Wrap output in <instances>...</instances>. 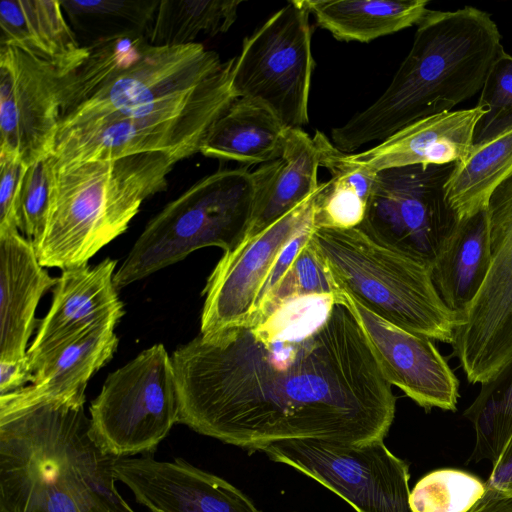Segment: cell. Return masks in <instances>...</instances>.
Segmentation results:
<instances>
[{"instance_id":"cell-25","label":"cell","mask_w":512,"mask_h":512,"mask_svg":"<svg viewBox=\"0 0 512 512\" xmlns=\"http://www.w3.org/2000/svg\"><path fill=\"white\" fill-rule=\"evenodd\" d=\"M318 26L339 41L367 43L411 27L428 0H301Z\"/></svg>"},{"instance_id":"cell-31","label":"cell","mask_w":512,"mask_h":512,"mask_svg":"<svg viewBox=\"0 0 512 512\" xmlns=\"http://www.w3.org/2000/svg\"><path fill=\"white\" fill-rule=\"evenodd\" d=\"M464 416L472 422L476 433L469 461L492 463L512 435V360L481 384Z\"/></svg>"},{"instance_id":"cell-20","label":"cell","mask_w":512,"mask_h":512,"mask_svg":"<svg viewBox=\"0 0 512 512\" xmlns=\"http://www.w3.org/2000/svg\"><path fill=\"white\" fill-rule=\"evenodd\" d=\"M116 322L96 326L45 355L34 367L30 385L0 395V406L47 401L85 403L90 378L113 357L119 340Z\"/></svg>"},{"instance_id":"cell-24","label":"cell","mask_w":512,"mask_h":512,"mask_svg":"<svg viewBox=\"0 0 512 512\" xmlns=\"http://www.w3.org/2000/svg\"><path fill=\"white\" fill-rule=\"evenodd\" d=\"M287 129L266 107L236 98L212 124L199 152L242 164H265L283 152Z\"/></svg>"},{"instance_id":"cell-33","label":"cell","mask_w":512,"mask_h":512,"mask_svg":"<svg viewBox=\"0 0 512 512\" xmlns=\"http://www.w3.org/2000/svg\"><path fill=\"white\" fill-rule=\"evenodd\" d=\"M477 105L485 108V113L476 125L473 144L512 129V56L505 50L491 67Z\"/></svg>"},{"instance_id":"cell-26","label":"cell","mask_w":512,"mask_h":512,"mask_svg":"<svg viewBox=\"0 0 512 512\" xmlns=\"http://www.w3.org/2000/svg\"><path fill=\"white\" fill-rule=\"evenodd\" d=\"M313 139L319 149L320 166L331 178L320 183L314 195L315 227L354 228L362 222L373 190L375 171L351 162L320 131Z\"/></svg>"},{"instance_id":"cell-8","label":"cell","mask_w":512,"mask_h":512,"mask_svg":"<svg viewBox=\"0 0 512 512\" xmlns=\"http://www.w3.org/2000/svg\"><path fill=\"white\" fill-rule=\"evenodd\" d=\"M92 432L115 458L152 452L179 423L172 359L163 344L110 373L89 407Z\"/></svg>"},{"instance_id":"cell-35","label":"cell","mask_w":512,"mask_h":512,"mask_svg":"<svg viewBox=\"0 0 512 512\" xmlns=\"http://www.w3.org/2000/svg\"><path fill=\"white\" fill-rule=\"evenodd\" d=\"M53 157L49 155L27 166L20 189L21 233L32 245L42 236L50 206Z\"/></svg>"},{"instance_id":"cell-21","label":"cell","mask_w":512,"mask_h":512,"mask_svg":"<svg viewBox=\"0 0 512 512\" xmlns=\"http://www.w3.org/2000/svg\"><path fill=\"white\" fill-rule=\"evenodd\" d=\"M319 149L302 129H287L282 155L254 170L256 196L243 239L251 237L312 196L319 187Z\"/></svg>"},{"instance_id":"cell-3","label":"cell","mask_w":512,"mask_h":512,"mask_svg":"<svg viewBox=\"0 0 512 512\" xmlns=\"http://www.w3.org/2000/svg\"><path fill=\"white\" fill-rule=\"evenodd\" d=\"M504 51L490 14L472 6L429 10L391 83L370 106L333 128L331 142L350 153L423 118L450 112L481 91Z\"/></svg>"},{"instance_id":"cell-14","label":"cell","mask_w":512,"mask_h":512,"mask_svg":"<svg viewBox=\"0 0 512 512\" xmlns=\"http://www.w3.org/2000/svg\"><path fill=\"white\" fill-rule=\"evenodd\" d=\"M223 65L216 52L198 42L177 46L150 45L134 64L63 117L59 130L190 92Z\"/></svg>"},{"instance_id":"cell-36","label":"cell","mask_w":512,"mask_h":512,"mask_svg":"<svg viewBox=\"0 0 512 512\" xmlns=\"http://www.w3.org/2000/svg\"><path fill=\"white\" fill-rule=\"evenodd\" d=\"M485 492L468 512H512V435L492 462Z\"/></svg>"},{"instance_id":"cell-32","label":"cell","mask_w":512,"mask_h":512,"mask_svg":"<svg viewBox=\"0 0 512 512\" xmlns=\"http://www.w3.org/2000/svg\"><path fill=\"white\" fill-rule=\"evenodd\" d=\"M485 492L484 482L458 469L434 470L410 492L413 512H468Z\"/></svg>"},{"instance_id":"cell-37","label":"cell","mask_w":512,"mask_h":512,"mask_svg":"<svg viewBox=\"0 0 512 512\" xmlns=\"http://www.w3.org/2000/svg\"><path fill=\"white\" fill-rule=\"evenodd\" d=\"M26 168L15 157H0V232H21L19 197Z\"/></svg>"},{"instance_id":"cell-10","label":"cell","mask_w":512,"mask_h":512,"mask_svg":"<svg viewBox=\"0 0 512 512\" xmlns=\"http://www.w3.org/2000/svg\"><path fill=\"white\" fill-rule=\"evenodd\" d=\"M454 165L378 171L357 228L374 242L430 267L458 222L444 192Z\"/></svg>"},{"instance_id":"cell-1","label":"cell","mask_w":512,"mask_h":512,"mask_svg":"<svg viewBox=\"0 0 512 512\" xmlns=\"http://www.w3.org/2000/svg\"><path fill=\"white\" fill-rule=\"evenodd\" d=\"M179 423L247 451L384 440L396 397L345 292L293 298L171 356Z\"/></svg>"},{"instance_id":"cell-27","label":"cell","mask_w":512,"mask_h":512,"mask_svg":"<svg viewBox=\"0 0 512 512\" xmlns=\"http://www.w3.org/2000/svg\"><path fill=\"white\" fill-rule=\"evenodd\" d=\"M512 173V129L480 144L456 162L445 184V199L458 219L487 207L493 191Z\"/></svg>"},{"instance_id":"cell-6","label":"cell","mask_w":512,"mask_h":512,"mask_svg":"<svg viewBox=\"0 0 512 512\" xmlns=\"http://www.w3.org/2000/svg\"><path fill=\"white\" fill-rule=\"evenodd\" d=\"M234 58L194 90L125 113L60 129L56 163L111 160L166 152L182 160L199 152L212 124L237 98L231 86Z\"/></svg>"},{"instance_id":"cell-7","label":"cell","mask_w":512,"mask_h":512,"mask_svg":"<svg viewBox=\"0 0 512 512\" xmlns=\"http://www.w3.org/2000/svg\"><path fill=\"white\" fill-rule=\"evenodd\" d=\"M256 196L254 172L222 169L203 177L145 226L114 274L117 290L177 263L197 249L224 253L244 238Z\"/></svg>"},{"instance_id":"cell-29","label":"cell","mask_w":512,"mask_h":512,"mask_svg":"<svg viewBox=\"0 0 512 512\" xmlns=\"http://www.w3.org/2000/svg\"><path fill=\"white\" fill-rule=\"evenodd\" d=\"M149 46L146 35L110 38L85 46L86 57L66 76L60 120L134 64Z\"/></svg>"},{"instance_id":"cell-22","label":"cell","mask_w":512,"mask_h":512,"mask_svg":"<svg viewBox=\"0 0 512 512\" xmlns=\"http://www.w3.org/2000/svg\"><path fill=\"white\" fill-rule=\"evenodd\" d=\"M491 264L487 207L458 219L429 267L432 283L459 319L467 314Z\"/></svg>"},{"instance_id":"cell-2","label":"cell","mask_w":512,"mask_h":512,"mask_svg":"<svg viewBox=\"0 0 512 512\" xmlns=\"http://www.w3.org/2000/svg\"><path fill=\"white\" fill-rule=\"evenodd\" d=\"M84 403L0 406V512H136Z\"/></svg>"},{"instance_id":"cell-34","label":"cell","mask_w":512,"mask_h":512,"mask_svg":"<svg viewBox=\"0 0 512 512\" xmlns=\"http://www.w3.org/2000/svg\"><path fill=\"white\" fill-rule=\"evenodd\" d=\"M338 292L340 291L334 285L325 262L310 236L292 266L257 314L269 312L293 298Z\"/></svg>"},{"instance_id":"cell-30","label":"cell","mask_w":512,"mask_h":512,"mask_svg":"<svg viewBox=\"0 0 512 512\" xmlns=\"http://www.w3.org/2000/svg\"><path fill=\"white\" fill-rule=\"evenodd\" d=\"M67 21L76 37L94 42L146 35L160 0H63Z\"/></svg>"},{"instance_id":"cell-23","label":"cell","mask_w":512,"mask_h":512,"mask_svg":"<svg viewBox=\"0 0 512 512\" xmlns=\"http://www.w3.org/2000/svg\"><path fill=\"white\" fill-rule=\"evenodd\" d=\"M1 45H11L66 71L87 55L69 25L60 1L2 0Z\"/></svg>"},{"instance_id":"cell-4","label":"cell","mask_w":512,"mask_h":512,"mask_svg":"<svg viewBox=\"0 0 512 512\" xmlns=\"http://www.w3.org/2000/svg\"><path fill=\"white\" fill-rule=\"evenodd\" d=\"M180 160L166 152L68 164L53 157L46 225L33 244L39 263L62 270L87 265L127 230L147 198L167 188Z\"/></svg>"},{"instance_id":"cell-15","label":"cell","mask_w":512,"mask_h":512,"mask_svg":"<svg viewBox=\"0 0 512 512\" xmlns=\"http://www.w3.org/2000/svg\"><path fill=\"white\" fill-rule=\"evenodd\" d=\"M113 473L150 512H261L240 489L182 458H116Z\"/></svg>"},{"instance_id":"cell-13","label":"cell","mask_w":512,"mask_h":512,"mask_svg":"<svg viewBox=\"0 0 512 512\" xmlns=\"http://www.w3.org/2000/svg\"><path fill=\"white\" fill-rule=\"evenodd\" d=\"M315 193L223 254L202 292L201 334L245 324L256 315L278 256L298 233L313 224Z\"/></svg>"},{"instance_id":"cell-12","label":"cell","mask_w":512,"mask_h":512,"mask_svg":"<svg viewBox=\"0 0 512 512\" xmlns=\"http://www.w3.org/2000/svg\"><path fill=\"white\" fill-rule=\"evenodd\" d=\"M69 72L15 46L0 45V157L29 166L52 154Z\"/></svg>"},{"instance_id":"cell-11","label":"cell","mask_w":512,"mask_h":512,"mask_svg":"<svg viewBox=\"0 0 512 512\" xmlns=\"http://www.w3.org/2000/svg\"><path fill=\"white\" fill-rule=\"evenodd\" d=\"M274 462L312 478L356 512H413L409 504V464L383 440L346 444L291 440L262 450Z\"/></svg>"},{"instance_id":"cell-5","label":"cell","mask_w":512,"mask_h":512,"mask_svg":"<svg viewBox=\"0 0 512 512\" xmlns=\"http://www.w3.org/2000/svg\"><path fill=\"white\" fill-rule=\"evenodd\" d=\"M311 240L339 291L397 327L452 343L459 319L438 295L428 266L374 242L357 227L314 226Z\"/></svg>"},{"instance_id":"cell-18","label":"cell","mask_w":512,"mask_h":512,"mask_svg":"<svg viewBox=\"0 0 512 512\" xmlns=\"http://www.w3.org/2000/svg\"><path fill=\"white\" fill-rule=\"evenodd\" d=\"M485 108L450 111L413 122L379 144L347 158L375 172L412 165H444L464 160Z\"/></svg>"},{"instance_id":"cell-9","label":"cell","mask_w":512,"mask_h":512,"mask_svg":"<svg viewBox=\"0 0 512 512\" xmlns=\"http://www.w3.org/2000/svg\"><path fill=\"white\" fill-rule=\"evenodd\" d=\"M310 13L292 0L243 40L234 57L231 86L237 98L269 109L288 129L309 122L308 101L315 62Z\"/></svg>"},{"instance_id":"cell-16","label":"cell","mask_w":512,"mask_h":512,"mask_svg":"<svg viewBox=\"0 0 512 512\" xmlns=\"http://www.w3.org/2000/svg\"><path fill=\"white\" fill-rule=\"evenodd\" d=\"M348 298L387 381L427 411H455L459 381L433 340L397 327Z\"/></svg>"},{"instance_id":"cell-19","label":"cell","mask_w":512,"mask_h":512,"mask_svg":"<svg viewBox=\"0 0 512 512\" xmlns=\"http://www.w3.org/2000/svg\"><path fill=\"white\" fill-rule=\"evenodd\" d=\"M57 282L20 231L0 232V361L27 356L38 303Z\"/></svg>"},{"instance_id":"cell-38","label":"cell","mask_w":512,"mask_h":512,"mask_svg":"<svg viewBox=\"0 0 512 512\" xmlns=\"http://www.w3.org/2000/svg\"><path fill=\"white\" fill-rule=\"evenodd\" d=\"M34 379L28 357L16 361H0V395L18 391Z\"/></svg>"},{"instance_id":"cell-17","label":"cell","mask_w":512,"mask_h":512,"mask_svg":"<svg viewBox=\"0 0 512 512\" xmlns=\"http://www.w3.org/2000/svg\"><path fill=\"white\" fill-rule=\"evenodd\" d=\"M117 260L106 258L95 266L62 270L46 316L27 350L31 368L49 352L90 329L116 322L124 315L114 285Z\"/></svg>"},{"instance_id":"cell-28","label":"cell","mask_w":512,"mask_h":512,"mask_svg":"<svg viewBox=\"0 0 512 512\" xmlns=\"http://www.w3.org/2000/svg\"><path fill=\"white\" fill-rule=\"evenodd\" d=\"M240 0H160L147 33L152 46L195 42L201 35L228 31L237 19Z\"/></svg>"}]
</instances>
